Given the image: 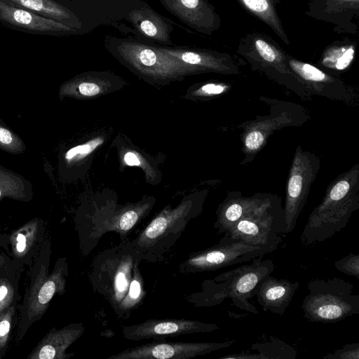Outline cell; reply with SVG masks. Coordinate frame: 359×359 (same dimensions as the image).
Listing matches in <instances>:
<instances>
[{
	"mask_svg": "<svg viewBox=\"0 0 359 359\" xmlns=\"http://www.w3.org/2000/svg\"><path fill=\"white\" fill-rule=\"evenodd\" d=\"M14 142V137L10 130L0 127V143L3 145H11Z\"/></svg>",
	"mask_w": 359,
	"mask_h": 359,
	"instance_id": "obj_32",
	"label": "cell"
},
{
	"mask_svg": "<svg viewBox=\"0 0 359 359\" xmlns=\"http://www.w3.org/2000/svg\"><path fill=\"white\" fill-rule=\"evenodd\" d=\"M138 60L142 65L147 67H151L156 64L157 57L151 50L144 49L140 52Z\"/></svg>",
	"mask_w": 359,
	"mask_h": 359,
	"instance_id": "obj_29",
	"label": "cell"
},
{
	"mask_svg": "<svg viewBox=\"0 0 359 359\" xmlns=\"http://www.w3.org/2000/svg\"><path fill=\"white\" fill-rule=\"evenodd\" d=\"M250 349L258 352L259 359H295L297 355L292 346L273 337L268 341L255 343Z\"/></svg>",
	"mask_w": 359,
	"mask_h": 359,
	"instance_id": "obj_22",
	"label": "cell"
},
{
	"mask_svg": "<svg viewBox=\"0 0 359 359\" xmlns=\"http://www.w3.org/2000/svg\"><path fill=\"white\" fill-rule=\"evenodd\" d=\"M0 24L8 29L37 35L61 36L71 31V27L65 24L4 0H0Z\"/></svg>",
	"mask_w": 359,
	"mask_h": 359,
	"instance_id": "obj_16",
	"label": "cell"
},
{
	"mask_svg": "<svg viewBox=\"0 0 359 359\" xmlns=\"http://www.w3.org/2000/svg\"><path fill=\"white\" fill-rule=\"evenodd\" d=\"M7 291V287L6 286H0V301L6 295Z\"/></svg>",
	"mask_w": 359,
	"mask_h": 359,
	"instance_id": "obj_37",
	"label": "cell"
},
{
	"mask_svg": "<svg viewBox=\"0 0 359 359\" xmlns=\"http://www.w3.org/2000/svg\"><path fill=\"white\" fill-rule=\"evenodd\" d=\"M10 329V323L8 320H4L0 322V337L6 335Z\"/></svg>",
	"mask_w": 359,
	"mask_h": 359,
	"instance_id": "obj_35",
	"label": "cell"
},
{
	"mask_svg": "<svg viewBox=\"0 0 359 359\" xmlns=\"http://www.w3.org/2000/svg\"><path fill=\"white\" fill-rule=\"evenodd\" d=\"M207 189L185 197L176 207H165L131 241L142 261L156 263L178 241L189 222L203 211Z\"/></svg>",
	"mask_w": 359,
	"mask_h": 359,
	"instance_id": "obj_3",
	"label": "cell"
},
{
	"mask_svg": "<svg viewBox=\"0 0 359 359\" xmlns=\"http://www.w3.org/2000/svg\"><path fill=\"white\" fill-rule=\"evenodd\" d=\"M234 340L222 342H170L154 340L125 349L107 359H191L229 348Z\"/></svg>",
	"mask_w": 359,
	"mask_h": 359,
	"instance_id": "obj_12",
	"label": "cell"
},
{
	"mask_svg": "<svg viewBox=\"0 0 359 359\" xmlns=\"http://www.w3.org/2000/svg\"><path fill=\"white\" fill-rule=\"evenodd\" d=\"M231 85L225 82H208L197 86L187 92L188 97L193 100H207L228 93Z\"/></svg>",
	"mask_w": 359,
	"mask_h": 359,
	"instance_id": "obj_23",
	"label": "cell"
},
{
	"mask_svg": "<svg viewBox=\"0 0 359 359\" xmlns=\"http://www.w3.org/2000/svg\"><path fill=\"white\" fill-rule=\"evenodd\" d=\"M278 247L273 244L255 245L222 237L216 245L190 254L180 264L179 271L183 273L216 271L264 256L273 252Z\"/></svg>",
	"mask_w": 359,
	"mask_h": 359,
	"instance_id": "obj_10",
	"label": "cell"
},
{
	"mask_svg": "<svg viewBox=\"0 0 359 359\" xmlns=\"http://www.w3.org/2000/svg\"><path fill=\"white\" fill-rule=\"evenodd\" d=\"M305 15L332 25L334 32L358 34L359 0H306Z\"/></svg>",
	"mask_w": 359,
	"mask_h": 359,
	"instance_id": "obj_15",
	"label": "cell"
},
{
	"mask_svg": "<svg viewBox=\"0 0 359 359\" xmlns=\"http://www.w3.org/2000/svg\"><path fill=\"white\" fill-rule=\"evenodd\" d=\"M359 208V165L330 182L321 203L310 214L301 234L304 245L322 243L344 229Z\"/></svg>",
	"mask_w": 359,
	"mask_h": 359,
	"instance_id": "obj_2",
	"label": "cell"
},
{
	"mask_svg": "<svg viewBox=\"0 0 359 359\" xmlns=\"http://www.w3.org/2000/svg\"><path fill=\"white\" fill-rule=\"evenodd\" d=\"M142 261L127 238L97 254L92 262L93 290L109 303L120 320L129 318L145 299L147 291L140 269Z\"/></svg>",
	"mask_w": 359,
	"mask_h": 359,
	"instance_id": "obj_1",
	"label": "cell"
},
{
	"mask_svg": "<svg viewBox=\"0 0 359 359\" xmlns=\"http://www.w3.org/2000/svg\"><path fill=\"white\" fill-rule=\"evenodd\" d=\"M264 193L245 196L241 191L227 192L226 198L216 210L217 219L214 228L219 233L230 231L246 214L253 210L262 200Z\"/></svg>",
	"mask_w": 359,
	"mask_h": 359,
	"instance_id": "obj_18",
	"label": "cell"
},
{
	"mask_svg": "<svg viewBox=\"0 0 359 359\" xmlns=\"http://www.w3.org/2000/svg\"><path fill=\"white\" fill-rule=\"evenodd\" d=\"M236 53L252 70L292 91L302 100H311L312 95L287 65L286 52L265 33L252 32L243 36Z\"/></svg>",
	"mask_w": 359,
	"mask_h": 359,
	"instance_id": "obj_5",
	"label": "cell"
},
{
	"mask_svg": "<svg viewBox=\"0 0 359 359\" xmlns=\"http://www.w3.org/2000/svg\"><path fill=\"white\" fill-rule=\"evenodd\" d=\"M124 163L129 166H139L142 164L141 158L133 151H128L123 156Z\"/></svg>",
	"mask_w": 359,
	"mask_h": 359,
	"instance_id": "obj_30",
	"label": "cell"
},
{
	"mask_svg": "<svg viewBox=\"0 0 359 359\" xmlns=\"http://www.w3.org/2000/svg\"><path fill=\"white\" fill-rule=\"evenodd\" d=\"M249 13L266 24L286 44L290 41L278 14L280 0H237Z\"/></svg>",
	"mask_w": 359,
	"mask_h": 359,
	"instance_id": "obj_19",
	"label": "cell"
},
{
	"mask_svg": "<svg viewBox=\"0 0 359 359\" xmlns=\"http://www.w3.org/2000/svg\"><path fill=\"white\" fill-rule=\"evenodd\" d=\"M320 168L318 156L298 145L290 168L285 190L283 212L286 234L294 230Z\"/></svg>",
	"mask_w": 359,
	"mask_h": 359,
	"instance_id": "obj_11",
	"label": "cell"
},
{
	"mask_svg": "<svg viewBox=\"0 0 359 359\" xmlns=\"http://www.w3.org/2000/svg\"><path fill=\"white\" fill-rule=\"evenodd\" d=\"M258 257L250 264L237 267L206 280L202 284V291L190 295L188 301L196 306H213L229 298L232 304L248 313L258 314L259 311L249 299L255 296L260 283L275 269L269 259Z\"/></svg>",
	"mask_w": 359,
	"mask_h": 359,
	"instance_id": "obj_4",
	"label": "cell"
},
{
	"mask_svg": "<svg viewBox=\"0 0 359 359\" xmlns=\"http://www.w3.org/2000/svg\"><path fill=\"white\" fill-rule=\"evenodd\" d=\"M1 190H0V196H1Z\"/></svg>",
	"mask_w": 359,
	"mask_h": 359,
	"instance_id": "obj_38",
	"label": "cell"
},
{
	"mask_svg": "<svg viewBox=\"0 0 359 359\" xmlns=\"http://www.w3.org/2000/svg\"><path fill=\"white\" fill-rule=\"evenodd\" d=\"M16 6L36 14L61 22L67 26L71 23L72 11L67 0H4Z\"/></svg>",
	"mask_w": 359,
	"mask_h": 359,
	"instance_id": "obj_20",
	"label": "cell"
},
{
	"mask_svg": "<svg viewBox=\"0 0 359 359\" xmlns=\"http://www.w3.org/2000/svg\"><path fill=\"white\" fill-rule=\"evenodd\" d=\"M355 54V44L348 40L336 41L323 52L319 64L332 72L346 70L352 64Z\"/></svg>",
	"mask_w": 359,
	"mask_h": 359,
	"instance_id": "obj_21",
	"label": "cell"
},
{
	"mask_svg": "<svg viewBox=\"0 0 359 359\" xmlns=\"http://www.w3.org/2000/svg\"><path fill=\"white\" fill-rule=\"evenodd\" d=\"M219 329V327L216 324L196 320L153 318L138 324L123 325L121 327V332L124 338L128 340L152 339L156 341L184 334L212 332Z\"/></svg>",
	"mask_w": 359,
	"mask_h": 359,
	"instance_id": "obj_14",
	"label": "cell"
},
{
	"mask_svg": "<svg viewBox=\"0 0 359 359\" xmlns=\"http://www.w3.org/2000/svg\"><path fill=\"white\" fill-rule=\"evenodd\" d=\"M335 268L348 276L359 279V255L350 252L334 262Z\"/></svg>",
	"mask_w": 359,
	"mask_h": 359,
	"instance_id": "obj_25",
	"label": "cell"
},
{
	"mask_svg": "<svg viewBox=\"0 0 359 359\" xmlns=\"http://www.w3.org/2000/svg\"><path fill=\"white\" fill-rule=\"evenodd\" d=\"M142 30L148 36H154L157 34V29L155 25L149 20H144L141 22Z\"/></svg>",
	"mask_w": 359,
	"mask_h": 359,
	"instance_id": "obj_33",
	"label": "cell"
},
{
	"mask_svg": "<svg viewBox=\"0 0 359 359\" xmlns=\"http://www.w3.org/2000/svg\"><path fill=\"white\" fill-rule=\"evenodd\" d=\"M103 142L104 138L98 137L75 146L66 152L65 158L69 163L81 161L93 153Z\"/></svg>",
	"mask_w": 359,
	"mask_h": 359,
	"instance_id": "obj_24",
	"label": "cell"
},
{
	"mask_svg": "<svg viewBox=\"0 0 359 359\" xmlns=\"http://www.w3.org/2000/svg\"><path fill=\"white\" fill-rule=\"evenodd\" d=\"M286 60L290 69L312 96L338 100L346 104L355 103L358 99L355 91L340 78L288 53Z\"/></svg>",
	"mask_w": 359,
	"mask_h": 359,
	"instance_id": "obj_13",
	"label": "cell"
},
{
	"mask_svg": "<svg viewBox=\"0 0 359 359\" xmlns=\"http://www.w3.org/2000/svg\"><path fill=\"white\" fill-rule=\"evenodd\" d=\"M323 358L325 359H359V343L344 345L334 353H329Z\"/></svg>",
	"mask_w": 359,
	"mask_h": 359,
	"instance_id": "obj_27",
	"label": "cell"
},
{
	"mask_svg": "<svg viewBox=\"0 0 359 359\" xmlns=\"http://www.w3.org/2000/svg\"><path fill=\"white\" fill-rule=\"evenodd\" d=\"M182 4L187 8L194 9L201 6V0H181Z\"/></svg>",
	"mask_w": 359,
	"mask_h": 359,
	"instance_id": "obj_34",
	"label": "cell"
},
{
	"mask_svg": "<svg viewBox=\"0 0 359 359\" xmlns=\"http://www.w3.org/2000/svg\"><path fill=\"white\" fill-rule=\"evenodd\" d=\"M57 353V351L55 347L47 345L41 349L39 358L40 359H53L55 357Z\"/></svg>",
	"mask_w": 359,
	"mask_h": 359,
	"instance_id": "obj_31",
	"label": "cell"
},
{
	"mask_svg": "<svg viewBox=\"0 0 359 359\" xmlns=\"http://www.w3.org/2000/svg\"><path fill=\"white\" fill-rule=\"evenodd\" d=\"M259 100L269 106V114L256 116L238 126L242 130V165L254 160L275 132L287 127L301 126L310 119L309 111L299 104L265 96Z\"/></svg>",
	"mask_w": 359,
	"mask_h": 359,
	"instance_id": "obj_7",
	"label": "cell"
},
{
	"mask_svg": "<svg viewBox=\"0 0 359 359\" xmlns=\"http://www.w3.org/2000/svg\"><path fill=\"white\" fill-rule=\"evenodd\" d=\"M302 301L303 316L311 322L333 323L359 313L354 285L340 278L313 279Z\"/></svg>",
	"mask_w": 359,
	"mask_h": 359,
	"instance_id": "obj_6",
	"label": "cell"
},
{
	"mask_svg": "<svg viewBox=\"0 0 359 359\" xmlns=\"http://www.w3.org/2000/svg\"><path fill=\"white\" fill-rule=\"evenodd\" d=\"M26 247V241H19L17 243L16 248L19 252H22L25 250Z\"/></svg>",
	"mask_w": 359,
	"mask_h": 359,
	"instance_id": "obj_36",
	"label": "cell"
},
{
	"mask_svg": "<svg viewBox=\"0 0 359 359\" xmlns=\"http://www.w3.org/2000/svg\"><path fill=\"white\" fill-rule=\"evenodd\" d=\"M102 84L93 81H82L77 84L76 91L82 97H95L108 92Z\"/></svg>",
	"mask_w": 359,
	"mask_h": 359,
	"instance_id": "obj_26",
	"label": "cell"
},
{
	"mask_svg": "<svg viewBox=\"0 0 359 359\" xmlns=\"http://www.w3.org/2000/svg\"><path fill=\"white\" fill-rule=\"evenodd\" d=\"M56 290L55 283L52 280L46 282L39 291L38 295L39 302L41 304L48 303L53 297Z\"/></svg>",
	"mask_w": 359,
	"mask_h": 359,
	"instance_id": "obj_28",
	"label": "cell"
},
{
	"mask_svg": "<svg viewBox=\"0 0 359 359\" xmlns=\"http://www.w3.org/2000/svg\"><path fill=\"white\" fill-rule=\"evenodd\" d=\"M154 202V199L149 198L118 208H96L90 214L83 228V253H90L108 232L116 233L121 241L126 239L133 228L149 214Z\"/></svg>",
	"mask_w": 359,
	"mask_h": 359,
	"instance_id": "obj_9",
	"label": "cell"
},
{
	"mask_svg": "<svg viewBox=\"0 0 359 359\" xmlns=\"http://www.w3.org/2000/svg\"><path fill=\"white\" fill-rule=\"evenodd\" d=\"M299 287V282L266 276L259 284L255 296L264 311L282 316Z\"/></svg>",
	"mask_w": 359,
	"mask_h": 359,
	"instance_id": "obj_17",
	"label": "cell"
},
{
	"mask_svg": "<svg viewBox=\"0 0 359 359\" xmlns=\"http://www.w3.org/2000/svg\"><path fill=\"white\" fill-rule=\"evenodd\" d=\"M223 238L239 240L255 245H278L280 234H286V226L281 198L277 195L264 193L261 202L244 215Z\"/></svg>",
	"mask_w": 359,
	"mask_h": 359,
	"instance_id": "obj_8",
	"label": "cell"
}]
</instances>
